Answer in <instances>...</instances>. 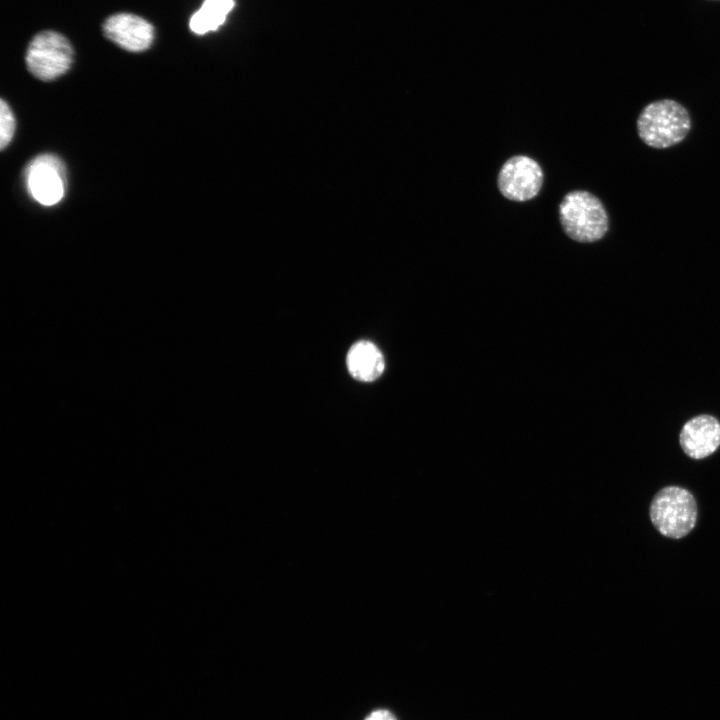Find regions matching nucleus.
<instances>
[{
	"mask_svg": "<svg viewBox=\"0 0 720 720\" xmlns=\"http://www.w3.org/2000/svg\"><path fill=\"white\" fill-rule=\"evenodd\" d=\"M103 33L110 41L130 52L148 49L154 38L152 24L130 13L109 16L103 23Z\"/></svg>",
	"mask_w": 720,
	"mask_h": 720,
	"instance_id": "obj_7",
	"label": "nucleus"
},
{
	"mask_svg": "<svg viewBox=\"0 0 720 720\" xmlns=\"http://www.w3.org/2000/svg\"><path fill=\"white\" fill-rule=\"evenodd\" d=\"M16 130V119L10 105L0 102V147L4 150L12 141Z\"/></svg>",
	"mask_w": 720,
	"mask_h": 720,
	"instance_id": "obj_11",
	"label": "nucleus"
},
{
	"mask_svg": "<svg viewBox=\"0 0 720 720\" xmlns=\"http://www.w3.org/2000/svg\"><path fill=\"white\" fill-rule=\"evenodd\" d=\"M364 720H397V718L386 709H377L372 711Z\"/></svg>",
	"mask_w": 720,
	"mask_h": 720,
	"instance_id": "obj_12",
	"label": "nucleus"
},
{
	"mask_svg": "<svg viewBox=\"0 0 720 720\" xmlns=\"http://www.w3.org/2000/svg\"><path fill=\"white\" fill-rule=\"evenodd\" d=\"M24 184L35 202L45 207L54 206L62 201L66 193L65 166L54 154H40L26 166Z\"/></svg>",
	"mask_w": 720,
	"mask_h": 720,
	"instance_id": "obj_5",
	"label": "nucleus"
},
{
	"mask_svg": "<svg viewBox=\"0 0 720 720\" xmlns=\"http://www.w3.org/2000/svg\"><path fill=\"white\" fill-rule=\"evenodd\" d=\"M346 364L350 375L362 382L378 379L385 368L381 351L370 341L361 340L351 346Z\"/></svg>",
	"mask_w": 720,
	"mask_h": 720,
	"instance_id": "obj_9",
	"label": "nucleus"
},
{
	"mask_svg": "<svg viewBox=\"0 0 720 720\" xmlns=\"http://www.w3.org/2000/svg\"><path fill=\"white\" fill-rule=\"evenodd\" d=\"M649 515L653 526L661 535L680 539L696 525V500L692 493L683 487L667 486L653 497Z\"/></svg>",
	"mask_w": 720,
	"mask_h": 720,
	"instance_id": "obj_3",
	"label": "nucleus"
},
{
	"mask_svg": "<svg viewBox=\"0 0 720 720\" xmlns=\"http://www.w3.org/2000/svg\"><path fill=\"white\" fill-rule=\"evenodd\" d=\"M637 133L643 143L665 149L683 141L691 129L688 110L673 99H660L647 104L636 121Z\"/></svg>",
	"mask_w": 720,
	"mask_h": 720,
	"instance_id": "obj_1",
	"label": "nucleus"
},
{
	"mask_svg": "<svg viewBox=\"0 0 720 720\" xmlns=\"http://www.w3.org/2000/svg\"><path fill=\"white\" fill-rule=\"evenodd\" d=\"M498 188L501 194L513 201H526L534 198L543 184V172L540 165L525 155L509 158L498 174Z\"/></svg>",
	"mask_w": 720,
	"mask_h": 720,
	"instance_id": "obj_6",
	"label": "nucleus"
},
{
	"mask_svg": "<svg viewBox=\"0 0 720 720\" xmlns=\"http://www.w3.org/2000/svg\"><path fill=\"white\" fill-rule=\"evenodd\" d=\"M69 40L55 31H42L30 41L26 50L28 71L42 81L54 80L65 74L73 62Z\"/></svg>",
	"mask_w": 720,
	"mask_h": 720,
	"instance_id": "obj_4",
	"label": "nucleus"
},
{
	"mask_svg": "<svg viewBox=\"0 0 720 720\" xmlns=\"http://www.w3.org/2000/svg\"><path fill=\"white\" fill-rule=\"evenodd\" d=\"M684 453L700 460L713 454L720 446V422L711 415L702 414L689 419L679 434Z\"/></svg>",
	"mask_w": 720,
	"mask_h": 720,
	"instance_id": "obj_8",
	"label": "nucleus"
},
{
	"mask_svg": "<svg viewBox=\"0 0 720 720\" xmlns=\"http://www.w3.org/2000/svg\"><path fill=\"white\" fill-rule=\"evenodd\" d=\"M234 7V0H205L189 22L190 29L197 35L217 30Z\"/></svg>",
	"mask_w": 720,
	"mask_h": 720,
	"instance_id": "obj_10",
	"label": "nucleus"
},
{
	"mask_svg": "<svg viewBox=\"0 0 720 720\" xmlns=\"http://www.w3.org/2000/svg\"><path fill=\"white\" fill-rule=\"evenodd\" d=\"M560 222L571 239L591 243L602 239L609 228L607 211L598 197L588 191L567 193L559 206Z\"/></svg>",
	"mask_w": 720,
	"mask_h": 720,
	"instance_id": "obj_2",
	"label": "nucleus"
}]
</instances>
